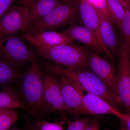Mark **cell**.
Returning a JSON list of instances; mask_svg holds the SVG:
<instances>
[{
	"label": "cell",
	"instance_id": "cell-23",
	"mask_svg": "<svg viewBox=\"0 0 130 130\" xmlns=\"http://www.w3.org/2000/svg\"><path fill=\"white\" fill-rule=\"evenodd\" d=\"M93 118L89 117L78 118L73 121L69 120L66 121L67 124V130H84L90 123Z\"/></svg>",
	"mask_w": 130,
	"mask_h": 130
},
{
	"label": "cell",
	"instance_id": "cell-15",
	"mask_svg": "<svg viewBox=\"0 0 130 130\" xmlns=\"http://www.w3.org/2000/svg\"><path fill=\"white\" fill-rule=\"evenodd\" d=\"M25 40H31L46 47L55 46L74 41L63 32L53 30H44L30 33L27 32L22 35Z\"/></svg>",
	"mask_w": 130,
	"mask_h": 130
},
{
	"label": "cell",
	"instance_id": "cell-25",
	"mask_svg": "<svg viewBox=\"0 0 130 130\" xmlns=\"http://www.w3.org/2000/svg\"><path fill=\"white\" fill-rule=\"evenodd\" d=\"M101 126V124L100 119L97 116H95L92 118L90 123L84 130H100Z\"/></svg>",
	"mask_w": 130,
	"mask_h": 130
},
{
	"label": "cell",
	"instance_id": "cell-28",
	"mask_svg": "<svg viewBox=\"0 0 130 130\" xmlns=\"http://www.w3.org/2000/svg\"><path fill=\"white\" fill-rule=\"evenodd\" d=\"M118 1L122 4L125 9L130 7V0H118Z\"/></svg>",
	"mask_w": 130,
	"mask_h": 130
},
{
	"label": "cell",
	"instance_id": "cell-27",
	"mask_svg": "<svg viewBox=\"0 0 130 130\" xmlns=\"http://www.w3.org/2000/svg\"><path fill=\"white\" fill-rule=\"evenodd\" d=\"M19 4L21 6L28 7L31 4L36 0H17Z\"/></svg>",
	"mask_w": 130,
	"mask_h": 130
},
{
	"label": "cell",
	"instance_id": "cell-14",
	"mask_svg": "<svg viewBox=\"0 0 130 130\" xmlns=\"http://www.w3.org/2000/svg\"><path fill=\"white\" fill-rule=\"evenodd\" d=\"M74 40L83 43L99 54L105 55L101 43L90 30L84 26L74 24L69 26L61 30Z\"/></svg>",
	"mask_w": 130,
	"mask_h": 130
},
{
	"label": "cell",
	"instance_id": "cell-13",
	"mask_svg": "<svg viewBox=\"0 0 130 130\" xmlns=\"http://www.w3.org/2000/svg\"><path fill=\"white\" fill-rule=\"evenodd\" d=\"M97 9L100 16V32L103 41L115 59L118 56L120 47L113 23L107 11Z\"/></svg>",
	"mask_w": 130,
	"mask_h": 130
},
{
	"label": "cell",
	"instance_id": "cell-20",
	"mask_svg": "<svg viewBox=\"0 0 130 130\" xmlns=\"http://www.w3.org/2000/svg\"><path fill=\"white\" fill-rule=\"evenodd\" d=\"M65 121L50 122L47 120H40L25 123L24 130H65Z\"/></svg>",
	"mask_w": 130,
	"mask_h": 130
},
{
	"label": "cell",
	"instance_id": "cell-7",
	"mask_svg": "<svg viewBox=\"0 0 130 130\" xmlns=\"http://www.w3.org/2000/svg\"><path fill=\"white\" fill-rule=\"evenodd\" d=\"M118 57V67L117 72L119 96L125 108L130 115V51L120 46Z\"/></svg>",
	"mask_w": 130,
	"mask_h": 130
},
{
	"label": "cell",
	"instance_id": "cell-4",
	"mask_svg": "<svg viewBox=\"0 0 130 130\" xmlns=\"http://www.w3.org/2000/svg\"><path fill=\"white\" fill-rule=\"evenodd\" d=\"M79 18L78 5L61 3L41 18L30 24L27 32L54 30L66 26L75 24Z\"/></svg>",
	"mask_w": 130,
	"mask_h": 130
},
{
	"label": "cell",
	"instance_id": "cell-10",
	"mask_svg": "<svg viewBox=\"0 0 130 130\" xmlns=\"http://www.w3.org/2000/svg\"><path fill=\"white\" fill-rule=\"evenodd\" d=\"M28 26V7H10L0 19V38L19 31H26Z\"/></svg>",
	"mask_w": 130,
	"mask_h": 130
},
{
	"label": "cell",
	"instance_id": "cell-24",
	"mask_svg": "<svg viewBox=\"0 0 130 130\" xmlns=\"http://www.w3.org/2000/svg\"><path fill=\"white\" fill-rule=\"evenodd\" d=\"M118 119L120 121V130H130V115L123 113Z\"/></svg>",
	"mask_w": 130,
	"mask_h": 130
},
{
	"label": "cell",
	"instance_id": "cell-26",
	"mask_svg": "<svg viewBox=\"0 0 130 130\" xmlns=\"http://www.w3.org/2000/svg\"><path fill=\"white\" fill-rule=\"evenodd\" d=\"M14 0H0V19L11 7Z\"/></svg>",
	"mask_w": 130,
	"mask_h": 130
},
{
	"label": "cell",
	"instance_id": "cell-16",
	"mask_svg": "<svg viewBox=\"0 0 130 130\" xmlns=\"http://www.w3.org/2000/svg\"><path fill=\"white\" fill-rule=\"evenodd\" d=\"M59 0H36L28 7V26L61 4Z\"/></svg>",
	"mask_w": 130,
	"mask_h": 130
},
{
	"label": "cell",
	"instance_id": "cell-11",
	"mask_svg": "<svg viewBox=\"0 0 130 130\" xmlns=\"http://www.w3.org/2000/svg\"><path fill=\"white\" fill-rule=\"evenodd\" d=\"M78 9L79 18L83 25L89 28L94 34L101 43L106 56L113 64H114V58L105 46L101 35L98 10L88 0H81L78 5Z\"/></svg>",
	"mask_w": 130,
	"mask_h": 130
},
{
	"label": "cell",
	"instance_id": "cell-2",
	"mask_svg": "<svg viewBox=\"0 0 130 130\" xmlns=\"http://www.w3.org/2000/svg\"><path fill=\"white\" fill-rule=\"evenodd\" d=\"M42 64L46 71L66 77L83 91L100 96L119 110L124 107L119 96L90 70L70 69L45 61Z\"/></svg>",
	"mask_w": 130,
	"mask_h": 130
},
{
	"label": "cell",
	"instance_id": "cell-31",
	"mask_svg": "<svg viewBox=\"0 0 130 130\" xmlns=\"http://www.w3.org/2000/svg\"><path fill=\"white\" fill-rule=\"evenodd\" d=\"M7 110V109H0V113H1L2 112L5 111H6V110Z\"/></svg>",
	"mask_w": 130,
	"mask_h": 130
},
{
	"label": "cell",
	"instance_id": "cell-30",
	"mask_svg": "<svg viewBox=\"0 0 130 130\" xmlns=\"http://www.w3.org/2000/svg\"><path fill=\"white\" fill-rule=\"evenodd\" d=\"M8 130H24L23 128H21L18 126H16L14 128H11L10 129Z\"/></svg>",
	"mask_w": 130,
	"mask_h": 130
},
{
	"label": "cell",
	"instance_id": "cell-19",
	"mask_svg": "<svg viewBox=\"0 0 130 130\" xmlns=\"http://www.w3.org/2000/svg\"><path fill=\"white\" fill-rule=\"evenodd\" d=\"M108 16L113 24L120 28L125 10L118 0H105Z\"/></svg>",
	"mask_w": 130,
	"mask_h": 130
},
{
	"label": "cell",
	"instance_id": "cell-22",
	"mask_svg": "<svg viewBox=\"0 0 130 130\" xmlns=\"http://www.w3.org/2000/svg\"><path fill=\"white\" fill-rule=\"evenodd\" d=\"M19 115L14 110H7L0 113V130H8L18 120Z\"/></svg>",
	"mask_w": 130,
	"mask_h": 130
},
{
	"label": "cell",
	"instance_id": "cell-32",
	"mask_svg": "<svg viewBox=\"0 0 130 130\" xmlns=\"http://www.w3.org/2000/svg\"><path fill=\"white\" fill-rule=\"evenodd\" d=\"M103 130H112L111 129H109V128H105V129H103ZM119 130H120V129Z\"/></svg>",
	"mask_w": 130,
	"mask_h": 130
},
{
	"label": "cell",
	"instance_id": "cell-6",
	"mask_svg": "<svg viewBox=\"0 0 130 130\" xmlns=\"http://www.w3.org/2000/svg\"><path fill=\"white\" fill-rule=\"evenodd\" d=\"M43 102L47 112L59 114L63 121L67 119L59 85V76L46 71H42Z\"/></svg>",
	"mask_w": 130,
	"mask_h": 130
},
{
	"label": "cell",
	"instance_id": "cell-9",
	"mask_svg": "<svg viewBox=\"0 0 130 130\" xmlns=\"http://www.w3.org/2000/svg\"><path fill=\"white\" fill-rule=\"evenodd\" d=\"M88 54L91 71L102 80L114 93L119 96L117 73L112 64L90 48H88Z\"/></svg>",
	"mask_w": 130,
	"mask_h": 130
},
{
	"label": "cell",
	"instance_id": "cell-17",
	"mask_svg": "<svg viewBox=\"0 0 130 130\" xmlns=\"http://www.w3.org/2000/svg\"><path fill=\"white\" fill-rule=\"evenodd\" d=\"M21 76L18 67L0 59V89L19 83Z\"/></svg>",
	"mask_w": 130,
	"mask_h": 130
},
{
	"label": "cell",
	"instance_id": "cell-5",
	"mask_svg": "<svg viewBox=\"0 0 130 130\" xmlns=\"http://www.w3.org/2000/svg\"><path fill=\"white\" fill-rule=\"evenodd\" d=\"M25 39L17 32L0 38V59L19 67L36 56Z\"/></svg>",
	"mask_w": 130,
	"mask_h": 130
},
{
	"label": "cell",
	"instance_id": "cell-3",
	"mask_svg": "<svg viewBox=\"0 0 130 130\" xmlns=\"http://www.w3.org/2000/svg\"><path fill=\"white\" fill-rule=\"evenodd\" d=\"M28 41L36 47L39 55L45 60L70 69L90 70L88 54L89 47L87 46L73 42L46 47L32 40Z\"/></svg>",
	"mask_w": 130,
	"mask_h": 130
},
{
	"label": "cell",
	"instance_id": "cell-1",
	"mask_svg": "<svg viewBox=\"0 0 130 130\" xmlns=\"http://www.w3.org/2000/svg\"><path fill=\"white\" fill-rule=\"evenodd\" d=\"M30 67L21 76L19 94L26 112L23 116L25 122L47 120V112L43 102L42 71L36 59L31 61Z\"/></svg>",
	"mask_w": 130,
	"mask_h": 130
},
{
	"label": "cell",
	"instance_id": "cell-29",
	"mask_svg": "<svg viewBox=\"0 0 130 130\" xmlns=\"http://www.w3.org/2000/svg\"><path fill=\"white\" fill-rule=\"evenodd\" d=\"M65 3H72L74 5H78L81 0H64Z\"/></svg>",
	"mask_w": 130,
	"mask_h": 130
},
{
	"label": "cell",
	"instance_id": "cell-12",
	"mask_svg": "<svg viewBox=\"0 0 130 130\" xmlns=\"http://www.w3.org/2000/svg\"><path fill=\"white\" fill-rule=\"evenodd\" d=\"M83 103L86 115H110L118 118L123 113L104 99L91 93L83 95Z\"/></svg>",
	"mask_w": 130,
	"mask_h": 130
},
{
	"label": "cell",
	"instance_id": "cell-21",
	"mask_svg": "<svg viewBox=\"0 0 130 130\" xmlns=\"http://www.w3.org/2000/svg\"><path fill=\"white\" fill-rule=\"evenodd\" d=\"M125 14L121 26V45L130 51V7L125 8Z\"/></svg>",
	"mask_w": 130,
	"mask_h": 130
},
{
	"label": "cell",
	"instance_id": "cell-8",
	"mask_svg": "<svg viewBox=\"0 0 130 130\" xmlns=\"http://www.w3.org/2000/svg\"><path fill=\"white\" fill-rule=\"evenodd\" d=\"M59 78L66 113L73 116L86 115L83 103V91L66 77L59 76Z\"/></svg>",
	"mask_w": 130,
	"mask_h": 130
},
{
	"label": "cell",
	"instance_id": "cell-33",
	"mask_svg": "<svg viewBox=\"0 0 130 130\" xmlns=\"http://www.w3.org/2000/svg\"></svg>",
	"mask_w": 130,
	"mask_h": 130
},
{
	"label": "cell",
	"instance_id": "cell-18",
	"mask_svg": "<svg viewBox=\"0 0 130 130\" xmlns=\"http://www.w3.org/2000/svg\"><path fill=\"white\" fill-rule=\"evenodd\" d=\"M19 94L11 86L0 90V109L14 110L23 108Z\"/></svg>",
	"mask_w": 130,
	"mask_h": 130
}]
</instances>
